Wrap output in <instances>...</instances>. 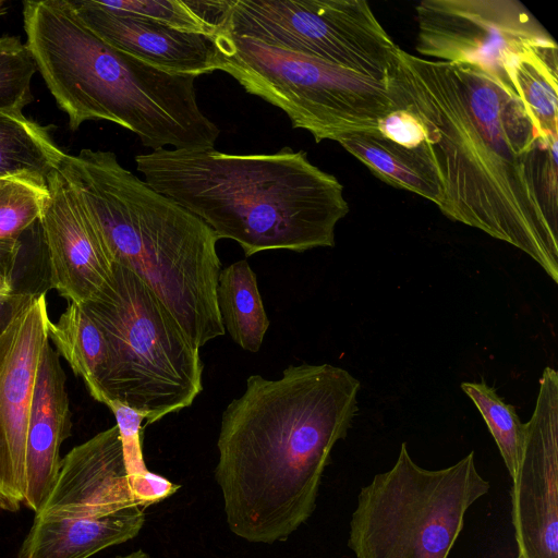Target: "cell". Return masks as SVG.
I'll return each instance as SVG.
<instances>
[{"mask_svg": "<svg viewBox=\"0 0 558 558\" xmlns=\"http://www.w3.org/2000/svg\"><path fill=\"white\" fill-rule=\"evenodd\" d=\"M58 170L100 228L116 264L136 274L197 348L225 335L216 233L124 168L112 151L64 154Z\"/></svg>", "mask_w": 558, "mask_h": 558, "instance_id": "cell-4", "label": "cell"}, {"mask_svg": "<svg viewBox=\"0 0 558 558\" xmlns=\"http://www.w3.org/2000/svg\"><path fill=\"white\" fill-rule=\"evenodd\" d=\"M80 305L107 345L104 404L118 401L153 424L193 403L203 390L199 348L136 274L114 263L99 291Z\"/></svg>", "mask_w": 558, "mask_h": 558, "instance_id": "cell-6", "label": "cell"}, {"mask_svg": "<svg viewBox=\"0 0 558 558\" xmlns=\"http://www.w3.org/2000/svg\"><path fill=\"white\" fill-rule=\"evenodd\" d=\"M48 199L39 218L50 284L69 302L83 304L112 272L105 236L57 169L47 178Z\"/></svg>", "mask_w": 558, "mask_h": 558, "instance_id": "cell-13", "label": "cell"}, {"mask_svg": "<svg viewBox=\"0 0 558 558\" xmlns=\"http://www.w3.org/2000/svg\"><path fill=\"white\" fill-rule=\"evenodd\" d=\"M216 295L225 331L243 350L258 352L269 320L256 275L245 259L220 270Z\"/></svg>", "mask_w": 558, "mask_h": 558, "instance_id": "cell-21", "label": "cell"}, {"mask_svg": "<svg viewBox=\"0 0 558 558\" xmlns=\"http://www.w3.org/2000/svg\"><path fill=\"white\" fill-rule=\"evenodd\" d=\"M116 558H150V556L147 553L140 549V550L133 551L129 555L118 556Z\"/></svg>", "mask_w": 558, "mask_h": 558, "instance_id": "cell-30", "label": "cell"}, {"mask_svg": "<svg viewBox=\"0 0 558 558\" xmlns=\"http://www.w3.org/2000/svg\"><path fill=\"white\" fill-rule=\"evenodd\" d=\"M50 128L22 111H0V181L21 179L47 185V178L65 154L53 141Z\"/></svg>", "mask_w": 558, "mask_h": 558, "instance_id": "cell-20", "label": "cell"}, {"mask_svg": "<svg viewBox=\"0 0 558 558\" xmlns=\"http://www.w3.org/2000/svg\"><path fill=\"white\" fill-rule=\"evenodd\" d=\"M461 388L485 420L512 480L523 452L525 423L520 421L515 408L506 403L484 379L480 383H462Z\"/></svg>", "mask_w": 558, "mask_h": 558, "instance_id": "cell-24", "label": "cell"}, {"mask_svg": "<svg viewBox=\"0 0 558 558\" xmlns=\"http://www.w3.org/2000/svg\"><path fill=\"white\" fill-rule=\"evenodd\" d=\"M336 142L385 183L418 194L438 208L442 205L441 183L427 141L418 146L402 145L377 128L343 134Z\"/></svg>", "mask_w": 558, "mask_h": 558, "instance_id": "cell-18", "label": "cell"}, {"mask_svg": "<svg viewBox=\"0 0 558 558\" xmlns=\"http://www.w3.org/2000/svg\"><path fill=\"white\" fill-rule=\"evenodd\" d=\"M156 192L235 241L245 256L335 246L337 223L349 213L343 186L304 150L227 154L215 148H163L134 158Z\"/></svg>", "mask_w": 558, "mask_h": 558, "instance_id": "cell-3", "label": "cell"}, {"mask_svg": "<svg viewBox=\"0 0 558 558\" xmlns=\"http://www.w3.org/2000/svg\"><path fill=\"white\" fill-rule=\"evenodd\" d=\"M72 2L81 19L101 39L149 65L172 74L196 76L217 71L211 36L107 11L94 0Z\"/></svg>", "mask_w": 558, "mask_h": 558, "instance_id": "cell-15", "label": "cell"}, {"mask_svg": "<svg viewBox=\"0 0 558 558\" xmlns=\"http://www.w3.org/2000/svg\"><path fill=\"white\" fill-rule=\"evenodd\" d=\"M104 10L145 19L169 28L213 36L223 25L229 0H116L98 1Z\"/></svg>", "mask_w": 558, "mask_h": 558, "instance_id": "cell-23", "label": "cell"}, {"mask_svg": "<svg viewBox=\"0 0 558 558\" xmlns=\"http://www.w3.org/2000/svg\"><path fill=\"white\" fill-rule=\"evenodd\" d=\"M8 12V3L4 0H0V16Z\"/></svg>", "mask_w": 558, "mask_h": 558, "instance_id": "cell-31", "label": "cell"}, {"mask_svg": "<svg viewBox=\"0 0 558 558\" xmlns=\"http://www.w3.org/2000/svg\"><path fill=\"white\" fill-rule=\"evenodd\" d=\"M217 71L281 109L315 142L373 131L397 109L385 83L323 60L218 31Z\"/></svg>", "mask_w": 558, "mask_h": 558, "instance_id": "cell-8", "label": "cell"}, {"mask_svg": "<svg viewBox=\"0 0 558 558\" xmlns=\"http://www.w3.org/2000/svg\"><path fill=\"white\" fill-rule=\"evenodd\" d=\"M21 235L0 239V303L1 304H7L13 294V274H14V270L16 267V263H17L20 253L23 247Z\"/></svg>", "mask_w": 558, "mask_h": 558, "instance_id": "cell-29", "label": "cell"}, {"mask_svg": "<svg viewBox=\"0 0 558 558\" xmlns=\"http://www.w3.org/2000/svg\"><path fill=\"white\" fill-rule=\"evenodd\" d=\"M220 31L383 83L401 51L364 0H229Z\"/></svg>", "mask_w": 558, "mask_h": 558, "instance_id": "cell-9", "label": "cell"}, {"mask_svg": "<svg viewBox=\"0 0 558 558\" xmlns=\"http://www.w3.org/2000/svg\"><path fill=\"white\" fill-rule=\"evenodd\" d=\"M518 558H558V374L546 367L511 480Z\"/></svg>", "mask_w": 558, "mask_h": 558, "instance_id": "cell-12", "label": "cell"}, {"mask_svg": "<svg viewBox=\"0 0 558 558\" xmlns=\"http://www.w3.org/2000/svg\"><path fill=\"white\" fill-rule=\"evenodd\" d=\"M385 84L424 128L440 211L523 251L558 283V138H543L515 93L475 65L401 49Z\"/></svg>", "mask_w": 558, "mask_h": 558, "instance_id": "cell-1", "label": "cell"}, {"mask_svg": "<svg viewBox=\"0 0 558 558\" xmlns=\"http://www.w3.org/2000/svg\"><path fill=\"white\" fill-rule=\"evenodd\" d=\"M47 185L28 180L0 181V239L20 236L40 218Z\"/></svg>", "mask_w": 558, "mask_h": 558, "instance_id": "cell-26", "label": "cell"}, {"mask_svg": "<svg viewBox=\"0 0 558 558\" xmlns=\"http://www.w3.org/2000/svg\"><path fill=\"white\" fill-rule=\"evenodd\" d=\"M36 72L34 57L20 37H0V111H23L33 101Z\"/></svg>", "mask_w": 558, "mask_h": 558, "instance_id": "cell-25", "label": "cell"}, {"mask_svg": "<svg viewBox=\"0 0 558 558\" xmlns=\"http://www.w3.org/2000/svg\"><path fill=\"white\" fill-rule=\"evenodd\" d=\"M140 506L134 498L117 425L75 446L61 459L58 478L35 514L95 518Z\"/></svg>", "mask_w": 558, "mask_h": 558, "instance_id": "cell-14", "label": "cell"}, {"mask_svg": "<svg viewBox=\"0 0 558 558\" xmlns=\"http://www.w3.org/2000/svg\"><path fill=\"white\" fill-rule=\"evenodd\" d=\"M0 317V510L16 512L25 493L34 386L49 344L45 293H13Z\"/></svg>", "mask_w": 558, "mask_h": 558, "instance_id": "cell-11", "label": "cell"}, {"mask_svg": "<svg viewBox=\"0 0 558 558\" xmlns=\"http://www.w3.org/2000/svg\"><path fill=\"white\" fill-rule=\"evenodd\" d=\"M106 405L116 417L125 463L132 481L148 471L144 462L141 442V425L144 416L118 401H110Z\"/></svg>", "mask_w": 558, "mask_h": 558, "instance_id": "cell-27", "label": "cell"}, {"mask_svg": "<svg viewBox=\"0 0 558 558\" xmlns=\"http://www.w3.org/2000/svg\"><path fill=\"white\" fill-rule=\"evenodd\" d=\"M415 13L420 54L475 65L512 90L506 73L511 58L554 40L518 0H424Z\"/></svg>", "mask_w": 558, "mask_h": 558, "instance_id": "cell-10", "label": "cell"}, {"mask_svg": "<svg viewBox=\"0 0 558 558\" xmlns=\"http://www.w3.org/2000/svg\"><path fill=\"white\" fill-rule=\"evenodd\" d=\"M26 46L57 105L76 131L106 120L150 148L181 122L191 81L149 65L101 39L70 0L23 2Z\"/></svg>", "mask_w": 558, "mask_h": 558, "instance_id": "cell-5", "label": "cell"}, {"mask_svg": "<svg viewBox=\"0 0 558 558\" xmlns=\"http://www.w3.org/2000/svg\"><path fill=\"white\" fill-rule=\"evenodd\" d=\"M131 487L135 500L143 508L168 498L179 489L178 485L150 471L132 480Z\"/></svg>", "mask_w": 558, "mask_h": 558, "instance_id": "cell-28", "label": "cell"}, {"mask_svg": "<svg viewBox=\"0 0 558 558\" xmlns=\"http://www.w3.org/2000/svg\"><path fill=\"white\" fill-rule=\"evenodd\" d=\"M489 488L473 451L450 466L427 470L403 442L393 466L361 488L348 546L355 558H447L466 511Z\"/></svg>", "mask_w": 558, "mask_h": 558, "instance_id": "cell-7", "label": "cell"}, {"mask_svg": "<svg viewBox=\"0 0 558 558\" xmlns=\"http://www.w3.org/2000/svg\"><path fill=\"white\" fill-rule=\"evenodd\" d=\"M5 306V304H1L0 303V313H1V310Z\"/></svg>", "mask_w": 558, "mask_h": 558, "instance_id": "cell-32", "label": "cell"}, {"mask_svg": "<svg viewBox=\"0 0 558 558\" xmlns=\"http://www.w3.org/2000/svg\"><path fill=\"white\" fill-rule=\"evenodd\" d=\"M360 381L331 365L251 375L222 413L215 478L229 529L251 542L288 538L312 515L323 473L357 408Z\"/></svg>", "mask_w": 558, "mask_h": 558, "instance_id": "cell-2", "label": "cell"}, {"mask_svg": "<svg viewBox=\"0 0 558 558\" xmlns=\"http://www.w3.org/2000/svg\"><path fill=\"white\" fill-rule=\"evenodd\" d=\"M60 355L50 343L39 366L32 398L23 506L38 512L61 466L60 448L71 436L70 401Z\"/></svg>", "mask_w": 558, "mask_h": 558, "instance_id": "cell-16", "label": "cell"}, {"mask_svg": "<svg viewBox=\"0 0 558 558\" xmlns=\"http://www.w3.org/2000/svg\"><path fill=\"white\" fill-rule=\"evenodd\" d=\"M56 351L81 376L90 396L102 403L101 378L107 345L101 331L80 304L69 302L56 323L48 326Z\"/></svg>", "mask_w": 558, "mask_h": 558, "instance_id": "cell-22", "label": "cell"}, {"mask_svg": "<svg viewBox=\"0 0 558 558\" xmlns=\"http://www.w3.org/2000/svg\"><path fill=\"white\" fill-rule=\"evenodd\" d=\"M144 508L132 506L104 517L60 518L35 514L20 558H88L135 537L145 522Z\"/></svg>", "mask_w": 558, "mask_h": 558, "instance_id": "cell-17", "label": "cell"}, {"mask_svg": "<svg viewBox=\"0 0 558 558\" xmlns=\"http://www.w3.org/2000/svg\"><path fill=\"white\" fill-rule=\"evenodd\" d=\"M506 73L526 114L543 138H558V47L537 44L509 61Z\"/></svg>", "mask_w": 558, "mask_h": 558, "instance_id": "cell-19", "label": "cell"}]
</instances>
